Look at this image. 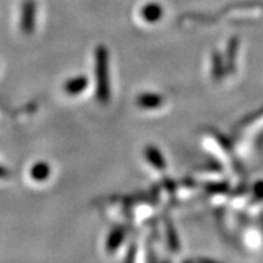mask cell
I'll use <instances>...</instances> for the list:
<instances>
[{"mask_svg":"<svg viewBox=\"0 0 263 263\" xmlns=\"http://www.w3.org/2000/svg\"><path fill=\"white\" fill-rule=\"evenodd\" d=\"M163 99L160 94L156 93H149V91H145V93H141L137 97L136 103L140 108H144V110H154V108H157L161 106Z\"/></svg>","mask_w":263,"mask_h":263,"instance_id":"cell-4","label":"cell"},{"mask_svg":"<svg viewBox=\"0 0 263 263\" xmlns=\"http://www.w3.org/2000/svg\"><path fill=\"white\" fill-rule=\"evenodd\" d=\"M88 84H89V78L85 74H78L68 78L64 83V85H62V89H64V91L67 95L74 97V95L83 93L87 89Z\"/></svg>","mask_w":263,"mask_h":263,"instance_id":"cell-3","label":"cell"},{"mask_svg":"<svg viewBox=\"0 0 263 263\" xmlns=\"http://www.w3.org/2000/svg\"><path fill=\"white\" fill-rule=\"evenodd\" d=\"M95 82H97V99L99 103L107 104L111 98L110 84V58L108 49L100 44L95 49Z\"/></svg>","mask_w":263,"mask_h":263,"instance_id":"cell-1","label":"cell"},{"mask_svg":"<svg viewBox=\"0 0 263 263\" xmlns=\"http://www.w3.org/2000/svg\"><path fill=\"white\" fill-rule=\"evenodd\" d=\"M126 236V229L123 227H115L111 230L106 239V250L108 252H114L120 248Z\"/></svg>","mask_w":263,"mask_h":263,"instance_id":"cell-6","label":"cell"},{"mask_svg":"<svg viewBox=\"0 0 263 263\" xmlns=\"http://www.w3.org/2000/svg\"><path fill=\"white\" fill-rule=\"evenodd\" d=\"M50 174L51 167L45 161H38L29 170V176L35 182H44V180H47L50 177Z\"/></svg>","mask_w":263,"mask_h":263,"instance_id":"cell-5","label":"cell"},{"mask_svg":"<svg viewBox=\"0 0 263 263\" xmlns=\"http://www.w3.org/2000/svg\"><path fill=\"white\" fill-rule=\"evenodd\" d=\"M144 156H145L147 162L157 170H163L166 167V163H164V160L162 155H161L160 150L154 145H147L144 149Z\"/></svg>","mask_w":263,"mask_h":263,"instance_id":"cell-7","label":"cell"},{"mask_svg":"<svg viewBox=\"0 0 263 263\" xmlns=\"http://www.w3.org/2000/svg\"><path fill=\"white\" fill-rule=\"evenodd\" d=\"M162 15V9L159 4H146L144 5L140 10V16L145 22H149V24H154V22H157Z\"/></svg>","mask_w":263,"mask_h":263,"instance_id":"cell-8","label":"cell"},{"mask_svg":"<svg viewBox=\"0 0 263 263\" xmlns=\"http://www.w3.org/2000/svg\"><path fill=\"white\" fill-rule=\"evenodd\" d=\"M129 255L128 257L126 258V261H134V255H136V248L134 246H132L130 250H129Z\"/></svg>","mask_w":263,"mask_h":263,"instance_id":"cell-10","label":"cell"},{"mask_svg":"<svg viewBox=\"0 0 263 263\" xmlns=\"http://www.w3.org/2000/svg\"><path fill=\"white\" fill-rule=\"evenodd\" d=\"M9 177H10L9 170H6L5 167L0 166V178L4 179V178H9Z\"/></svg>","mask_w":263,"mask_h":263,"instance_id":"cell-9","label":"cell"},{"mask_svg":"<svg viewBox=\"0 0 263 263\" xmlns=\"http://www.w3.org/2000/svg\"><path fill=\"white\" fill-rule=\"evenodd\" d=\"M35 27V4L33 0H25L21 11V31L29 35L34 32Z\"/></svg>","mask_w":263,"mask_h":263,"instance_id":"cell-2","label":"cell"}]
</instances>
